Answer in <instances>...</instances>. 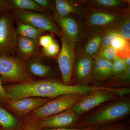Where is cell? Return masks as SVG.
<instances>
[{
	"label": "cell",
	"instance_id": "cell-21",
	"mask_svg": "<svg viewBox=\"0 0 130 130\" xmlns=\"http://www.w3.org/2000/svg\"><path fill=\"white\" fill-rule=\"evenodd\" d=\"M18 120L0 105V125L5 130H12L18 126Z\"/></svg>",
	"mask_w": 130,
	"mask_h": 130
},
{
	"label": "cell",
	"instance_id": "cell-14",
	"mask_svg": "<svg viewBox=\"0 0 130 130\" xmlns=\"http://www.w3.org/2000/svg\"><path fill=\"white\" fill-rule=\"evenodd\" d=\"M54 19L63 31L74 42L78 39L79 35V26L76 20L70 16L63 17L54 12Z\"/></svg>",
	"mask_w": 130,
	"mask_h": 130
},
{
	"label": "cell",
	"instance_id": "cell-10",
	"mask_svg": "<svg viewBox=\"0 0 130 130\" xmlns=\"http://www.w3.org/2000/svg\"><path fill=\"white\" fill-rule=\"evenodd\" d=\"M79 116L71 109L35 121L41 129L75 128Z\"/></svg>",
	"mask_w": 130,
	"mask_h": 130
},
{
	"label": "cell",
	"instance_id": "cell-3",
	"mask_svg": "<svg viewBox=\"0 0 130 130\" xmlns=\"http://www.w3.org/2000/svg\"><path fill=\"white\" fill-rule=\"evenodd\" d=\"M129 88H112L103 87L87 93L71 109L79 116L104 103L129 94Z\"/></svg>",
	"mask_w": 130,
	"mask_h": 130
},
{
	"label": "cell",
	"instance_id": "cell-34",
	"mask_svg": "<svg viewBox=\"0 0 130 130\" xmlns=\"http://www.w3.org/2000/svg\"><path fill=\"white\" fill-rule=\"evenodd\" d=\"M10 11L8 0H0V13Z\"/></svg>",
	"mask_w": 130,
	"mask_h": 130
},
{
	"label": "cell",
	"instance_id": "cell-8",
	"mask_svg": "<svg viewBox=\"0 0 130 130\" xmlns=\"http://www.w3.org/2000/svg\"><path fill=\"white\" fill-rule=\"evenodd\" d=\"M61 31L60 38L61 49L59 54L58 61L62 83L66 85H72V77L74 63V41Z\"/></svg>",
	"mask_w": 130,
	"mask_h": 130
},
{
	"label": "cell",
	"instance_id": "cell-24",
	"mask_svg": "<svg viewBox=\"0 0 130 130\" xmlns=\"http://www.w3.org/2000/svg\"><path fill=\"white\" fill-rule=\"evenodd\" d=\"M96 130H130L129 124L121 121L100 126Z\"/></svg>",
	"mask_w": 130,
	"mask_h": 130
},
{
	"label": "cell",
	"instance_id": "cell-25",
	"mask_svg": "<svg viewBox=\"0 0 130 130\" xmlns=\"http://www.w3.org/2000/svg\"><path fill=\"white\" fill-rule=\"evenodd\" d=\"M119 35L116 30L114 29L109 30L107 31L105 33H103L99 52L103 49L110 46L113 40Z\"/></svg>",
	"mask_w": 130,
	"mask_h": 130
},
{
	"label": "cell",
	"instance_id": "cell-31",
	"mask_svg": "<svg viewBox=\"0 0 130 130\" xmlns=\"http://www.w3.org/2000/svg\"><path fill=\"white\" fill-rule=\"evenodd\" d=\"M9 100V97L3 86L2 80L0 77V102L3 104H6Z\"/></svg>",
	"mask_w": 130,
	"mask_h": 130
},
{
	"label": "cell",
	"instance_id": "cell-19",
	"mask_svg": "<svg viewBox=\"0 0 130 130\" xmlns=\"http://www.w3.org/2000/svg\"><path fill=\"white\" fill-rule=\"evenodd\" d=\"M110 46L115 50L117 57L123 59L130 56L129 42L120 35L114 38Z\"/></svg>",
	"mask_w": 130,
	"mask_h": 130
},
{
	"label": "cell",
	"instance_id": "cell-20",
	"mask_svg": "<svg viewBox=\"0 0 130 130\" xmlns=\"http://www.w3.org/2000/svg\"><path fill=\"white\" fill-rule=\"evenodd\" d=\"M54 3L55 11L54 12L59 16L65 17L78 13V10L71 1L56 0Z\"/></svg>",
	"mask_w": 130,
	"mask_h": 130
},
{
	"label": "cell",
	"instance_id": "cell-36",
	"mask_svg": "<svg viewBox=\"0 0 130 130\" xmlns=\"http://www.w3.org/2000/svg\"><path fill=\"white\" fill-rule=\"evenodd\" d=\"M127 67H130V56L126 57L123 59Z\"/></svg>",
	"mask_w": 130,
	"mask_h": 130
},
{
	"label": "cell",
	"instance_id": "cell-15",
	"mask_svg": "<svg viewBox=\"0 0 130 130\" xmlns=\"http://www.w3.org/2000/svg\"><path fill=\"white\" fill-rule=\"evenodd\" d=\"M116 14L104 12H95L89 16L88 22L91 25L95 26H107L112 25L119 19Z\"/></svg>",
	"mask_w": 130,
	"mask_h": 130
},
{
	"label": "cell",
	"instance_id": "cell-33",
	"mask_svg": "<svg viewBox=\"0 0 130 130\" xmlns=\"http://www.w3.org/2000/svg\"><path fill=\"white\" fill-rule=\"evenodd\" d=\"M99 126H89L84 128H62L58 129H43L42 130H96Z\"/></svg>",
	"mask_w": 130,
	"mask_h": 130
},
{
	"label": "cell",
	"instance_id": "cell-12",
	"mask_svg": "<svg viewBox=\"0 0 130 130\" xmlns=\"http://www.w3.org/2000/svg\"><path fill=\"white\" fill-rule=\"evenodd\" d=\"M39 47L38 40L18 35L16 52L17 56L26 62L33 57L39 56Z\"/></svg>",
	"mask_w": 130,
	"mask_h": 130
},
{
	"label": "cell",
	"instance_id": "cell-17",
	"mask_svg": "<svg viewBox=\"0 0 130 130\" xmlns=\"http://www.w3.org/2000/svg\"><path fill=\"white\" fill-rule=\"evenodd\" d=\"M27 61L26 63L31 74L41 77H47L53 74V71L50 67L34 57Z\"/></svg>",
	"mask_w": 130,
	"mask_h": 130
},
{
	"label": "cell",
	"instance_id": "cell-11",
	"mask_svg": "<svg viewBox=\"0 0 130 130\" xmlns=\"http://www.w3.org/2000/svg\"><path fill=\"white\" fill-rule=\"evenodd\" d=\"M51 100L42 98L29 97L21 100H9L6 105L9 110L20 116H24Z\"/></svg>",
	"mask_w": 130,
	"mask_h": 130
},
{
	"label": "cell",
	"instance_id": "cell-28",
	"mask_svg": "<svg viewBox=\"0 0 130 130\" xmlns=\"http://www.w3.org/2000/svg\"><path fill=\"white\" fill-rule=\"evenodd\" d=\"M92 2L100 7L106 8H114L118 7L122 5V2L118 0H96Z\"/></svg>",
	"mask_w": 130,
	"mask_h": 130
},
{
	"label": "cell",
	"instance_id": "cell-32",
	"mask_svg": "<svg viewBox=\"0 0 130 130\" xmlns=\"http://www.w3.org/2000/svg\"><path fill=\"white\" fill-rule=\"evenodd\" d=\"M35 2L42 8L47 10V9H51L53 8L52 3L48 0H34Z\"/></svg>",
	"mask_w": 130,
	"mask_h": 130
},
{
	"label": "cell",
	"instance_id": "cell-23",
	"mask_svg": "<svg viewBox=\"0 0 130 130\" xmlns=\"http://www.w3.org/2000/svg\"><path fill=\"white\" fill-rule=\"evenodd\" d=\"M116 30L119 34L124 37L128 42H130V20L129 18L127 17L126 19L120 21L118 25V29Z\"/></svg>",
	"mask_w": 130,
	"mask_h": 130
},
{
	"label": "cell",
	"instance_id": "cell-26",
	"mask_svg": "<svg viewBox=\"0 0 130 130\" xmlns=\"http://www.w3.org/2000/svg\"><path fill=\"white\" fill-rule=\"evenodd\" d=\"M60 51L59 45L58 42L54 40L48 46L42 48V53L44 56L49 57H53L57 56Z\"/></svg>",
	"mask_w": 130,
	"mask_h": 130
},
{
	"label": "cell",
	"instance_id": "cell-13",
	"mask_svg": "<svg viewBox=\"0 0 130 130\" xmlns=\"http://www.w3.org/2000/svg\"><path fill=\"white\" fill-rule=\"evenodd\" d=\"M112 62L101 57L94 61L91 83L94 86H100V84L106 81L111 76Z\"/></svg>",
	"mask_w": 130,
	"mask_h": 130
},
{
	"label": "cell",
	"instance_id": "cell-22",
	"mask_svg": "<svg viewBox=\"0 0 130 130\" xmlns=\"http://www.w3.org/2000/svg\"><path fill=\"white\" fill-rule=\"evenodd\" d=\"M103 33L99 32L91 38L84 48V54L90 56L96 54L100 51Z\"/></svg>",
	"mask_w": 130,
	"mask_h": 130
},
{
	"label": "cell",
	"instance_id": "cell-16",
	"mask_svg": "<svg viewBox=\"0 0 130 130\" xmlns=\"http://www.w3.org/2000/svg\"><path fill=\"white\" fill-rule=\"evenodd\" d=\"M16 29L19 36L32 40H38L46 31L24 23L16 19Z\"/></svg>",
	"mask_w": 130,
	"mask_h": 130
},
{
	"label": "cell",
	"instance_id": "cell-18",
	"mask_svg": "<svg viewBox=\"0 0 130 130\" xmlns=\"http://www.w3.org/2000/svg\"><path fill=\"white\" fill-rule=\"evenodd\" d=\"M10 11L13 9L26 10L46 13V10L32 0H8Z\"/></svg>",
	"mask_w": 130,
	"mask_h": 130
},
{
	"label": "cell",
	"instance_id": "cell-4",
	"mask_svg": "<svg viewBox=\"0 0 130 130\" xmlns=\"http://www.w3.org/2000/svg\"><path fill=\"white\" fill-rule=\"evenodd\" d=\"M0 77L2 82L14 84L32 80L26 62L15 56H0Z\"/></svg>",
	"mask_w": 130,
	"mask_h": 130
},
{
	"label": "cell",
	"instance_id": "cell-7",
	"mask_svg": "<svg viewBox=\"0 0 130 130\" xmlns=\"http://www.w3.org/2000/svg\"><path fill=\"white\" fill-rule=\"evenodd\" d=\"M11 11L15 19L44 31L53 33L59 38L61 36V30L53 20L46 13L20 9Z\"/></svg>",
	"mask_w": 130,
	"mask_h": 130
},
{
	"label": "cell",
	"instance_id": "cell-1",
	"mask_svg": "<svg viewBox=\"0 0 130 130\" xmlns=\"http://www.w3.org/2000/svg\"><path fill=\"white\" fill-rule=\"evenodd\" d=\"M9 100L29 97L54 98L67 94H86L97 89L95 86L66 85L51 79L33 80L4 86Z\"/></svg>",
	"mask_w": 130,
	"mask_h": 130
},
{
	"label": "cell",
	"instance_id": "cell-5",
	"mask_svg": "<svg viewBox=\"0 0 130 130\" xmlns=\"http://www.w3.org/2000/svg\"><path fill=\"white\" fill-rule=\"evenodd\" d=\"M85 94H67L49 100L32 111L30 119L32 121H36L71 109Z\"/></svg>",
	"mask_w": 130,
	"mask_h": 130
},
{
	"label": "cell",
	"instance_id": "cell-29",
	"mask_svg": "<svg viewBox=\"0 0 130 130\" xmlns=\"http://www.w3.org/2000/svg\"><path fill=\"white\" fill-rule=\"evenodd\" d=\"M100 56L107 60L113 62L117 57L115 50L111 46L107 47L100 52Z\"/></svg>",
	"mask_w": 130,
	"mask_h": 130
},
{
	"label": "cell",
	"instance_id": "cell-35",
	"mask_svg": "<svg viewBox=\"0 0 130 130\" xmlns=\"http://www.w3.org/2000/svg\"><path fill=\"white\" fill-rule=\"evenodd\" d=\"M21 130H42L40 129L35 121H31L30 123L26 125Z\"/></svg>",
	"mask_w": 130,
	"mask_h": 130
},
{
	"label": "cell",
	"instance_id": "cell-27",
	"mask_svg": "<svg viewBox=\"0 0 130 130\" xmlns=\"http://www.w3.org/2000/svg\"><path fill=\"white\" fill-rule=\"evenodd\" d=\"M123 59L117 57L112 62L111 75L121 74L125 71L127 68Z\"/></svg>",
	"mask_w": 130,
	"mask_h": 130
},
{
	"label": "cell",
	"instance_id": "cell-9",
	"mask_svg": "<svg viewBox=\"0 0 130 130\" xmlns=\"http://www.w3.org/2000/svg\"><path fill=\"white\" fill-rule=\"evenodd\" d=\"M94 61L91 56L83 54L74 61L72 81V85L89 86L91 83Z\"/></svg>",
	"mask_w": 130,
	"mask_h": 130
},
{
	"label": "cell",
	"instance_id": "cell-2",
	"mask_svg": "<svg viewBox=\"0 0 130 130\" xmlns=\"http://www.w3.org/2000/svg\"><path fill=\"white\" fill-rule=\"evenodd\" d=\"M130 113V95L103 103L79 116L75 128L100 126L122 121Z\"/></svg>",
	"mask_w": 130,
	"mask_h": 130
},
{
	"label": "cell",
	"instance_id": "cell-30",
	"mask_svg": "<svg viewBox=\"0 0 130 130\" xmlns=\"http://www.w3.org/2000/svg\"><path fill=\"white\" fill-rule=\"evenodd\" d=\"M54 40L51 35H44L40 37L38 39V44L39 46L42 48L47 47L53 42Z\"/></svg>",
	"mask_w": 130,
	"mask_h": 130
},
{
	"label": "cell",
	"instance_id": "cell-6",
	"mask_svg": "<svg viewBox=\"0 0 130 130\" xmlns=\"http://www.w3.org/2000/svg\"><path fill=\"white\" fill-rule=\"evenodd\" d=\"M11 11L0 13V56H15L18 37Z\"/></svg>",
	"mask_w": 130,
	"mask_h": 130
}]
</instances>
